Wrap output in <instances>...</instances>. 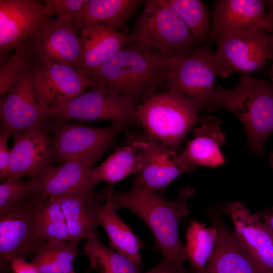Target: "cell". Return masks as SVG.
<instances>
[{
  "instance_id": "6da1fadb",
  "label": "cell",
  "mask_w": 273,
  "mask_h": 273,
  "mask_svg": "<svg viewBox=\"0 0 273 273\" xmlns=\"http://www.w3.org/2000/svg\"><path fill=\"white\" fill-rule=\"evenodd\" d=\"M194 192L191 187L181 189L177 198L171 201L162 193L152 191L134 181L129 189L123 192H115L111 184L102 191L120 209H127L146 224L154 237V250L159 251L163 259L182 273H186L183 263L187 258L178 227L181 220L188 214L187 201Z\"/></svg>"
},
{
  "instance_id": "7a4b0ae2",
  "label": "cell",
  "mask_w": 273,
  "mask_h": 273,
  "mask_svg": "<svg viewBox=\"0 0 273 273\" xmlns=\"http://www.w3.org/2000/svg\"><path fill=\"white\" fill-rule=\"evenodd\" d=\"M169 60L126 46L93 73L95 85L116 91L135 105L154 95L166 83Z\"/></svg>"
},
{
  "instance_id": "3957f363",
  "label": "cell",
  "mask_w": 273,
  "mask_h": 273,
  "mask_svg": "<svg viewBox=\"0 0 273 273\" xmlns=\"http://www.w3.org/2000/svg\"><path fill=\"white\" fill-rule=\"evenodd\" d=\"M189 28L165 0H147L126 46L165 59L182 56L199 47Z\"/></svg>"
},
{
  "instance_id": "277c9868",
  "label": "cell",
  "mask_w": 273,
  "mask_h": 273,
  "mask_svg": "<svg viewBox=\"0 0 273 273\" xmlns=\"http://www.w3.org/2000/svg\"><path fill=\"white\" fill-rule=\"evenodd\" d=\"M214 106L235 114L246 130L249 147L263 154L264 143L273 132V83L243 74L235 88L216 87Z\"/></svg>"
},
{
  "instance_id": "5b68a950",
  "label": "cell",
  "mask_w": 273,
  "mask_h": 273,
  "mask_svg": "<svg viewBox=\"0 0 273 273\" xmlns=\"http://www.w3.org/2000/svg\"><path fill=\"white\" fill-rule=\"evenodd\" d=\"M136 109L139 123L145 132L175 152L200 121L195 106L169 90L153 95Z\"/></svg>"
},
{
  "instance_id": "8992f818",
  "label": "cell",
  "mask_w": 273,
  "mask_h": 273,
  "mask_svg": "<svg viewBox=\"0 0 273 273\" xmlns=\"http://www.w3.org/2000/svg\"><path fill=\"white\" fill-rule=\"evenodd\" d=\"M168 90L184 98L199 110L214 109L218 66L211 44L169 60Z\"/></svg>"
},
{
  "instance_id": "52a82bcc",
  "label": "cell",
  "mask_w": 273,
  "mask_h": 273,
  "mask_svg": "<svg viewBox=\"0 0 273 273\" xmlns=\"http://www.w3.org/2000/svg\"><path fill=\"white\" fill-rule=\"evenodd\" d=\"M127 125L111 124L97 127L49 117L47 124L54 160L61 163L94 155H102Z\"/></svg>"
},
{
  "instance_id": "ba28073f",
  "label": "cell",
  "mask_w": 273,
  "mask_h": 273,
  "mask_svg": "<svg viewBox=\"0 0 273 273\" xmlns=\"http://www.w3.org/2000/svg\"><path fill=\"white\" fill-rule=\"evenodd\" d=\"M47 116L66 121H107L127 126L140 124L135 105L119 93L94 85L67 104L46 111Z\"/></svg>"
},
{
  "instance_id": "9c48e42d",
  "label": "cell",
  "mask_w": 273,
  "mask_h": 273,
  "mask_svg": "<svg viewBox=\"0 0 273 273\" xmlns=\"http://www.w3.org/2000/svg\"><path fill=\"white\" fill-rule=\"evenodd\" d=\"M37 194L0 213L1 272L6 271L15 258L35 253L41 242L35 230L37 211L47 200Z\"/></svg>"
},
{
  "instance_id": "30bf717a",
  "label": "cell",
  "mask_w": 273,
  "mask_h": 273,
  "mask_svg": "<svg viewBox=\"0 0 273 273\" xmlns=\"http://www.w3.org/2000/svg\"><path fill=\"white\" fill-rule=\"evenodd\" d=\"M32 62V92L45 111L67 104L95 85L94 79L69 66L36 56Z\"/></svg>"
},
{
  "instance_id": "8fae6325",
  "label": "cell",
  "mask_w": 273,
  "mask_h": 273,
  "mask_svg": "<svg viewBox=\"0 0 273 273\" xmlns=\"http://www.w3.org/2000/svg\"><path fill=\"white\" fill-rule=\"evenodd\" d=\"M127 141L140 152L139 170L134 181L152 191L162 193L179 175L199 168L146 132L129 134Z\"/></svg>"
},
{
  "instance_id": "7c38bea8",
  "label": "cell",
  "mask_w": 273,
  "mask_h": 273,
  "mask_svg": "<svg viewBox=\"0 0 273 273\" xmlns=\"http://www.w3.org/2000/svg\"><path fill=\"white\" fill-rule=\"evenodd\" d=\"M214 52L218 76L225 78L232 72L248 74L262 69L271 60L268 31L259 28L216 39Z\"/></svg>"
},
{
  "instance_id": "4fadbf2b",
  "label": "cell",
  "mask_w": 273,
  "mask_h": 273,
  "mask_svg": "<svg viewBox=\"0 0 273 273\" xmlns=\"http://www.w3.org/2000/svg\"><path fill=\"white\" fill-rule=\"evenodd\" d=\"M32 83L31 64L16 79L6 96L1 99V133L10 137L47 126L48 117L33 95Z\"/></svg>"
},
{
  "instance_id": "5bb4252c",
  "label": "cell",
  "mask_w": 273,
  "mask_h": 273,
  "mask_svg": "<svg viewBox=\"0 0 273 273\" xmlns=\"http://www.w3.org/2000/svg\"><path fill=\"white\" fill-rule=\"evenodd\" d=\"M224 211L233 221L238 241L260 273H273V232L258 214L252 213L241 202L227 204Z\"/></svg>"
},
{
  "instance_id": "9a60e30c",
  "label": "cell",
  "mask_w": 273,
  "mask_h": 273,
  "mask_svg": "<svg viewBox=\"0 0 273 273\" xmlns=\"http://www.w3.org/2000/svg\"><path fill=\"white\" fill-rule=\"evenodd\" d=\"M50 19L35 0H0L1 54L36 37Z\"/></svg>"
},
{
  "instance_id": "2e32d148",
  "label": "cell",
  "mask_w": 273,
  "mask_h": 273,
  "mask_svg": "<svg viewBox=\"0 0 273 273\" xmlns=\"http://www.w3.org/2000/svg\"><path fill=\"white\" fill-rule=\"evenodd\" d=\"M13 135L7 178L27 175L38 179L54 166L51 137L46 126L35 127Z\"/></svg>"
},
{
  "instance_id": "e0dca14e",
  "label": "cell",
  "mask_w": 273,
  "mask_h": 273,
  "mask_svg": "<svg viewBox=\"0 0 273 273\" xmlns=\"http://www.w3.org/2000/svg\"><path fill=\"white\" fill-rule=\"evenodd\" d=\"M264 0H217L211 21L212 38L216 40L264 28L269 21Z\"/></svg>"
},
{
  "instance_id": "ac0fdd59",
  "label": "cell",
  "mask_w": 273,
  "mask_h": 273,
  "mask_svg": "<svg viewBox=\"0 0 273 273\" xmlns=\"http://www.w3.org/2000/svg\"><path fill=\"white\" fill-rule=\"evenodd\" d=\"M35 56L69 66L78 71L80 41L68 17L50 19L36 36Z\"/></svg>"
},
{
  "instance_id": "d6986e66",
  "label": "cell",
  "mask_w": 273,
  "mask_h": 273,
  "mask_svg": "<svg viewBox=\"0 0 273 273\" xmlns=\"http://www.w3.org/2000/svg\"><path fill=\"white\" fill-rule=\"evenodd\" d=\"M80 31L78 71L89 78L128 42V35L103 24L86 25Z\"/></svg>"
},
{
  "instance_id": "ffe728a7",
  "label": "cell",
  "mask_w": 273,
  "mask_h": 273,
  "mask_svg": "<svg viewBox=\"0 0 273 273\" xmlns=\"http://www.w3.org/2000/svg\"><path fill=\"white\" fill-rule=\"evenodd\" d=\"M102 156L94 155L53 166L38 179L42 196L46 199L65 195L81 193L90 201L100 203L99 194L90 192L87 188L89 170Z\"/></svg>"
},
{
  "instance_id": "44dd1931",
  "label": "cell",
  "mask_w": 273,
  "mask_h": 273,
  "mask_svg": "<svg viewBox=\"0 0 273 273\" xmlns=\"http://www.w3.org/2000/svg\"><path fill=\"white\" fill-rule=\"evenodd\" d=\"M100 194L105 203L94 204L92 207L99 225L107 233L110 247L142 267L141 240L122 220L118 214L120 209L116 204L105 193L102 192Z\"/></svg>"
},
{
  "instance_id": "7402d4cb",
  "label": "cell",
  "mask_w": 273,
  "mask_h": 273,
  "mask_svg": "<svg viewBox=\"0 0 273 273\" xmlns=\"http://www.w3.org/2000/svg\"><path fill=\"white\" fill-rule=\"evenodd\" d=\"M199 123L200 126L193 129V138L187 142L181 154L188 162L199 167L223 164L225 159L220 148L225 137L220 129V120L204 115L200 118Z\"/></svg>"
},
{
  "instance_id": "603a6c76",
  "label": "cell",
  "mask_w": 273,
  "mask_h": 273,
  "mask_svg": "<svg viewBox=\"0 0 273 273\" xmlns=\"http://www.w3.org/2000/svg\"><path fill=\"white\" fill-rule=\"evenodd\" d=\"M216 246L204 273H260L234 231L216 220Z\"/></svg>"
},
{
  "instance_id": "cb8c5ba5",
  "label": "cell",
  "mask_w": 273,
  "mask_h": 273,
  "mask_svg": "<svg viewBox=\"0 0 273 273\" xmlns=\"http://www.w3.org/2000/svg\"><path fill=\"white\" fill-rule=\"evenodd\" d=\"M143 2L141 0H87L72 22L77 31L86 25L101 23L117 30Z\"/></svg>"
},
{
  "instance_id": "d4e9b609",
  "label": "cell",
  "mask_w": 273,
  "mask_h": 273,
  "mask_svg": "<svg viewBox=\"0 0 273 273\" xmlns=\"http://www.w3.org/2000/svg\"><path fill=\"white\" fill-rule=\"evenodd\" d=\"M127 143V145L118 148L101 164L89 170L86 185L90 192L95 193V188L100 181L113 184L138 173L139 150L131 143Z\"/></svg>"
},
{
  "instance_id": "484cf974",
  "label": "cell",
  "mask_w": 273,
  "mask_h": 273,
  "mask_svg": "<svg viewBox=\"0 0 273 273\" xmlns=\"http://www.w3.org/2000/svg\"><path fill=\"white\" fill-rule=\"evenodd\" d=\"M59 201L66 222L69 241L79 243L97 232L99 225L93 209L94 203L81 193L55 197Z\"/></svg>"
},
{
  "instance_id": "4316f807",
  "label": "cell",
  "mask_w": 273,
  "mask_h": 273,
  "mask_svg": "<svg viewBox=\"0 0 273 273\" xmlns=\"http://www.w3.org/2000/svg\"><path fill=\"white\" fill-rule=\"evenodd\" d=\"M218 237L216 226L191 220L186 234L185 251L193 273H204L215 249Z\"/></svg>"
},
{
  "instance_id": "83f0119b",
  "label": "cell",
  "mask_w": 273,
  "mask_h": 273,
  "mask_svg": "<svg viewBox=\"0 0 273 273\" xmlns=\"http://www.w3.org/2000/svg\"><path fill=\"white\" fill-rule=\"evenodd\" d=\"M83 250L89 261L88 270L97 269L100 273H140L141 266L103 244L97 232L86 239Z\"/></svg>"
},
{
  "instance_id": "f1b7e54d",
  "label": "cell",
  "mask_w": 273,
  "mask_h": 273,
  "mask_svg": "<svg viewBox=\"0 0 273 273\" xmlns=\"http://www.w3.org/2000/svg\"><path fill=\"white\" fill-rule=\"evenodd\" d=\"M78 243L42 242L34 253L32 263L39 273H74V261L79 255Z\"/></svg>"
},
{
  "instance_id": "f546056e",
  "label": "cell",
  "mask_w": 273,
  "mask_h": 273,
  "mask_svg": "<svg viewBox=\"0 0 273 273\" xmlns=\"http://www.w3.org/2000/svg\"><path fill=\"white\" fill-rule=\"evenodd\" d=\"M35 230L41 242L69 241L65 216L56 197H49L39 207L36 217Z\"/></svg>"
},
{
  "instance_id": "4dcf8cb0",
  "label": "cell",
  "mask_w": 273,
  "mask_h": 273,
  "mask_svg": "<svg viewBox=\"0 0 273 273\" xmlns=\"http://www.w3.org/2000/svg\"><path fill=\"white\" fill-rule=\"evenodd\" d=\"M181 18L198 43L204 44L212 38L211 14L200 0H165Z\"/></svg>"
},
{
  "instance_id": "1f68e13d",
  "label": "cell",
  "mask_w": 273,
  "mask_h": 273,
  "mask_svg": "<svg viewBox=\"0 0 273 273\" xmlns=\"http://www.w3.org/2000/svg\"><path fill=\"white\" fill-rule=\"evenodd\" d=\"M36 37L26 40L15 48L14 54L0 67L1 99L7 95L16 79L31 64L35 56Z\"/></svg>"
},
{
  "instance_id": "d6a6232c",
  "label": "cell",
  "mask_w": 273,
  "mask_h": 273,
  "mask_svg": "<svg viewBox=\"0 0 273 273\" xmlns=\"http://www.w3.org/2000/svg\"><path fill=\"white\" fill-rule=\"evenodd\" d=\"M40 193L41 185L37 179L30 178L23 180L21 177L7 178L0 185V213Z\"/></svg>"
},
{
  "instance_id": "836d02e7",
  "label": "cell",
  "mask_w": 273,
  "mask_h": 273,
  "mask_svg": "<svg viewBox=\"0 0 273 273\" xmlns=\"http://www.w3.org/2000/svg\"><path fill=\"white\" fill-rule=\"evenodd\" d=\"M87 1L47 0L44 1V6L50 18L52 16L56 17L65 16L69 17L72 21Z\"/></svg>"
},
{
  "instance_id": "e575fe53",
  "label": "cell",
  "mask_w": 273,
  "mask_h": 273,
  "mask_svg": "<svg viewBox=\"0 0 273 273\" xmlns=\"http://www.w3.org/2000/svg\"><path fill=\"white\" fill-rule=\"evenodd\" d=\"M9 136L0 134V179L5 180L7 177L11 157V150H9L7 140Z\"/></svg>"
},
{
  "instance_id": "d590c367",
  "label": "cell",
  "mask_w": 273,
  "mask_h": 273,
  "mask_svg": "<svg viewBox=\"0 0 273 273\" xmlns=\"http://www.w3.org/2000/svg\"><path fill=\"white\" fill-rule=\"evenodd\" d=\"M10 267L13 273H39L33 263L27 262L25 258H15L12 259Z\"/></svg>"
},
{
  "instance_id": "8d00e7d4",
  "label": "cell",
  "mask_w": 273,
  "mask_h": 273,
  "mask_svg": "<svg viewBox=\"0 0 273 273\" xmlns=\"http://www.w3.org/2000/svg\"><path fill=\"white\" fill-rule=\"evenodd\" d=\"M145 273H182L167 260L162 259L153 268Z\"/></svg>"
},
{
  "instance_id": "74e56055",
  "label": "cell",
  "mask_w": 273,
  "mask_h": 273,
  "mask_svg": "<svg viewBox=\"0 0 273 273\" xmlns=\"http://www.w3.org/2000/svg\"><path fill=\"white\" fill-rule=\"evenodd\" d=\"M268 9L267 16L269 21V39L271 52V60L273 61V0L266 1Z\"/></svg>"
},
{
  "instance_id": "f35d334b",
  "label": "cell",
  "mask_w": 273,
  "mask_h": 273,
  "mask_svg": "<svg viewBox=\"0 0 273 273\" xmlns=\"http://www.w3.org/2000/svg\"><path fill=\"white\" fill-rule=\"evenodd\" d=\"M259 215L260 219L273 232V206Z\"/></svg>"
},
{
  "instance_id": "ab89813d",
  "label": "cell",
  "mask_w": 273,
  "mask_h": 273,
  "mask_svg": "<svg viewBox=\"0 0 273 273\" xmlns=\"http://www.w3.org/2000/svg\"><path fill=\"white\" fill-rule=\"evenodd\" d=\"M270 77L271 80L273 81V64L270 67Z\"/></svg>"
},
{
  "instance_id": "60d3db41",
  "label": "cell",
  "mask_w": 273,
  "mask_h": 273,
  "mask_svg": "<svg viewBox=\"0 0 273 273\" xmlns=\"http://www.w3.org/2000/svg\"><path fill=\"white\" fill-rule=\"evenodd\" d=\"M74 273H76L75 272H74Z\"/></svg>"
}]
</instances>
